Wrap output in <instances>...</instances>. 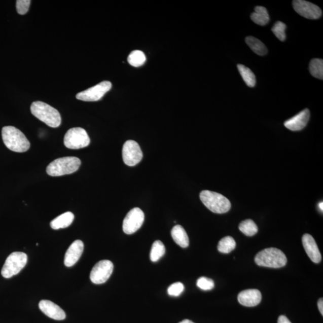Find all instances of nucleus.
Masks as SVG:
<instances>
[{"mask_svg": "<svg viewBox=\"0 0 323 323\" xmlns=\"http://www.w3.org/2000/svg\"><path fill=\"white\" fill-rule=\"evenodd\" d=\"M74 219L75 215L71 212H66L53 219L50 225L55 230L66 228L71 225Z\"/></svg>", "mask_w": 323, "mask_h": 323, "instance_id": "6ab92c4d", "label": "nucleus"}, {"mask_svg": "<svg viewBox=\"0 0 323 323\" xmlns=\"http://www.w3.org/2000/svg\"><path fill=\"white\" fill-rule=\"evenodd\" d=\"M310 118V112L306 109L296 115L294 117L284 122V126L292 131H298L304 129Z\"/></svg>", "mask_w": 323, "mask_h": 323, "instance_id": "2eb2a0df", "label": "nucleus"}, {"mask_svg": "<svg viewBox=\"0 0 323 323\" xmlns=\"http://www.w3.org/2000/svg\"><path fill=\"white\" fill-rule=\"evenodd\" d=\"M2 138L6 147L13 152H25L30 148V142L24 133L14 126L3 128Z\"/></svg>", "mask_w": 323, "mask_h": 323, "instance_id": "f257e3e1", "label": "nucleus"}, {"mask_svg": "<svg viewBox=\"0 0 323 323\" xmlns=\"http://www.w3.org/2000/svg\"><path fill=\"white\" fill-rule=\"evenodd\" d=\"M28 256L24 253L13 252L6 259L2 268V275L10 278L19 274L27 264Z\"/></svg>", "mask_w": 323, "mask_h": 323, "instance_id": "423d86ee", "label": "nucleus"}, {"mask_svg": "<svg viewBox=\"0 0 323 323\" xmlns=\"http://www.w3.org/2000/svg\"><path fill=\"white\" fill-rule=\"evenodd\" d=\"M239 229L243 234L248 236L255 235L258 232L257 225L251 219L242 222L239 225Z\"/></svg>", "mask_w": 323, "mask_h": 323, "instance_id": "b1692460", "label": "nucleus"}, {"mask_svg": "<svg viewBox=\"0 0 323 323\" xmlns=\"http://www.w3.org/2000/svg\"><path fill=\"white\" fill-rule=\"evenodd\" d=\"M278 323H292L289 319L284 315L279 316L278 319Z\"/></svg>", "mask_w": 323, "mask_h": 323, "instance_id": "2f4dec72", "label": "nucleus"}, {"mask_svg": "<svg viewBox=\"0 0 323 323\" xmlns=\"http://www.w3.org/2000/svg\"><path fill=\"white\" fill-rule=\"evenodd\" d=\"M237 67L246 85L249 88L255 87L256 83V76L251 69L242 64H238Z\"/></svg>", "mask_w": 323, "mask_h": 323, "instance_id": "4be33fe9", "label": "nucleus"}, {"mask_svg": "<svg viewBox=\"0 0 323 323\" xmlns=\"http://www.w3.org/2000/svg\"><path fill=\"white\" fill-rule=\"evenodd\" d=\"M239 304L247 307H253L261 303L262 294L257 289H248L239 293L238 296Z\"/></svg>", "mask_w": 323, "mask_h": 323, "instance_id": "f3484780", "label": "nucleus"}, {"mask_svg": "<svg viewBox=\"0 0 323 323\" xmlns=\"http://www.w3.org/2000/svg\"><path fill=\"white\" fill-rule=\"evenodd\" d=\"M31 2L30 0H18L16 1V10H17L19 15H25L28 12Z\"/></svg>", "mask_w": 323, "mask_h": 323, "instance_id": "7c9ffc66", "label": "nucleus"}, {"mask_svg": "<svg viewBox=\"0 0 323 323\" xmlns=\"http://www.w3.org/2000/svg\"><path fill=\"white\" fill-rule=\"evenodd\" d=\"M39 305L40 309L49 318L56 320H63L66 318L64 310L52 301L42 300Z\"/></svg>", "mask_w": 323, "mask_h": 323, "instance_id": "ddd939ff", "label": "nucleus"}, {"mask_svg": "<svg viewBox=\"0 0 323 323\" xmlns=\"http://www.w3.org/2000/svg\"><path fill=\"white\" fill-rule=\"evenodd\" d=\"M146 57L145 53L136 50L130 53L128 58L129 64L135 67H138L145 64Z\"/></svg>", "mask_w": 323, "mask_h": 323, "instance_id": "bb28decb", "label": "nucleus"}, {"mask_svg": "<svg viewBox=\"0 0 323 323\" xmlns=\"http://www.w3.org/2000/svg\"><path fill=\"white\" fill-rule=\"evenodd\" d=\"M113 263L108 260L99 261L92 268L90 279L95 284L105 283L111 277L113 271Z\"/></svg>", "mask_w": 323, "mask_h": 323, "instance_id": "9d476101", "label": "nucleus"}, {"mask_svg": "<svg viewBox=\"0 0 323 323\" xmlns=\"http://www.w3.org/2000/svg\"><path fill=\"white\" fill-rule=\"evenodd\" d=\"M31 112L38 118L51 128H58L61 124L59 112L52 106L42 101H35L31 105Z\"/></svg>", "mask_w": 323, "mask_h": 323, "instance_id": "f03ea898", "label": "nucleus"}, {"mask_svg": "<svg viewBox=\"0 0 323 323\" xmlns=\"http://www.w3.org/2000/svg\"><path fill=\"white\" fill-rule=\"evenodd\" d=\"M185 290V286L181 282H175L168 289V294L171 296H178L181 295Z\"/></svg>", "mask_w": 323, "mask_h": 323, "instance_id": "c756f323", "label": "nucleus"}, {"mask_svg": "<svg viewBox=\"0 0 323 323\" xmlns=\"http://www.w3.org/2000/svg\"><path fill=\"white\" fill-rule=\"evenodd\" d=\"M256 264L260 266L271 268L284 267L287 264L288 259L284 253L276 248H265L256 256Z\"/></svg>", "mask_w": 323, "mask_h": 323, "instance_id": "7ed1b4c3", "label": "nucleus"}, {"mask_svg": "<svg viewBox=\"0 0 323 323\" xmlns=\"http://www.w3.org/2000/svg\"><path fill=\"white\" fill-rule=\"evenodd\" d=\"M303 246H304L306 254L311 261L318 264L321 261V255L319 252L317 243L311 235L306 234L302 237Z\"/></svg>", "mask_w": 323, "mask_h": 323, "instance_id": "dca6fc26", "label": "nucleus"}, {"mask_svg": "<svg viewBox=\"0 0 323 323\" xmlns=\"http://www.w3.org/2000/svg\"><path fill=\"white\" fill-rule=\"evenodd\" d=\"M309 71L313 77L318 79H323V61L321 59L315 58L309 63Z\"/></svg>", "mask_w": 323, "mask_h": 323, "instance_id": "a878e982", "label": "nucleus"}, {"mask_svg": "<svg viewBox=\"0 0 323 323\" xmlns=\"http://www.w3.org/2000/svg\"><path fill=\"white\" fill-rule=\"evenodd\" d=\"M196 285L202 291H211L214 288V282L210 278L202 276L198 279Z\"/></svg>", "mask_w": 323, "mask_h": 323, "instance_id": "c85d7f7f", "label": "nucleus"}, {"mask_svg": "<svg viewBox=\"0 0 323 323\" xmlns=\"http://www.w3.org/2000/svg\"><path fill=\"white\" fill-rule=\"evenodd\" d=\"M84 249V244L81 240L73 242L66 251L64 258V264L66 267H71L81 258Z\"/></svg>", "mask_w": 323, "mask_h": 323, "instance_id": "4468645a", "label": "nucleus"}, {"mask_svg": "<svg viewBox=\"0 0 323 323\" xmlns=\"http://www.w3.org/2000/svg\"><path fill=\"white\" fill-rule=\"evenodd\" d=\"M287 26L281 21H277L272 28V31L276 38L281 42H284L286 39L285 29Z\"/></svg>", "mask_w": 323, "mask_h": 323, "instance_id": "cd10ccee", "label": "nucleus"}, {"mask_svg": "<svg viewBox=\"0 0 323 323\" xmlns=\"http://www.w3.org/2000/svg\"><path fill=\"white\" fill-rule=\"evenodd\" d=\"M318 308L319 312H320L321 315H323V299L322 298L319 299L318 302Z\"/></svg>", "mask_w": 323, "mask_h": 323, "instance_id": "473e14b6", "label": "nucleus"}, {"mask_svg": "<svg viewBox=\"0 0 323 323\" xmlns=\"http://www.w3.org/2000/svg\"><path fill=\"white\" fill-rule=\"evenodd\" d=\"M145 221V214L140 208H134L126 214L123 222V231L131 235L140 229Z\"/></svg>", "mask_w": 323, "mask_h": 323, "instance_id": "1a4fd4ad", "label": "nucleus"}, {"mask_svg": "<svg viewBox=\"0 0 323 323\" xmlns=\"http://www.w3.org/2000/svg\"><path fill=\"white\" fill-rule=\"evenodd\" d=\"M295 11L299 15L308 19H317L322 16V11L318 6L304 0H295L293 2Z\"/></svg>", "mask_w": 323, "mask_h": 323, "instance_id": "f8f14e48", "label": "nucleus"}, {"mask_svg": "<svg viewBox=\"0 0 323 323\" xmlns=\"http://www.w3.org/2000/svg\"><path fill=\"white\" fill-rule=\"evenodd\" d=\"M112 87V83L104 81L76 95V98L83 101H98L108 92Z\"/></svg>", "mask_w": 323, "mask_h": 323, "instance_id": "6e6552de", "label": "nucleus"}, {"mask_svg": "<svg viewBox=\"0 0 323 323\" xmlns=\"http://www.w3.org/2000/svg\"><path fill=\"white\" fill-rule=\"evenodd\" d=\"M142 152L137 142L133 140L126 141L122 149V158L126 165L134 166L142 159Z\"/></svg>", "mask_w": 323, "mask_h": 323, "instance_id": "9b49d317", "label": "nucleus"}, {"mask_svg": "<svg viewBox=\"0 0 323 323\" xmlns=\"http://www.w3.org/2000/svg\"><path fill=\"white\" fill-rule=\"evenodd\" d=\"M319 209H321V211H323V203H322V202L319 203Z\"/></svg>", "mask_w": 323, "mask_h": 323, "instance_id": "f704fd0d", "label": "nucleus"}, {"mask_svg": "<svg viewBox=\"0 0 323 323\" xmlns=\"http://www.w3.org/2000/svg\"><path fill=\"white\" fill-rule=\"evenodd\" d=\"M251 19L255 24L261 26L268 24L270 21L267 9L263 6L256 7L255 12L251 15Z\"/></svg>", "mask_w": 323, "mask_h": 323, "instance_id": "aec40b11", "label": "nucleus"}, {"mask_svg": "<svg viewBox=\"0 0 323 323\" xmlns=\"http://www.w3.org/2000/svg\"><path fill=\"white\" fill-rule=\"evenodd\" d=\"M171 236L176 244L182 248H187L189 239L187 233L181 225H175L171 230Z\"/></svg>", "mask_w": 323, "mask_h": 323, "instance_id": "a211bd4d", "label": "nucleus"}, {"mask_svg": "<svg viewBox=\"0 0 323 323\" xmlns=\"http://www.w3.org/2000/svg\"><path fill=\"white\" fill-rule=\"evenodd\" d=\"M179 323H195V322L192 321L191 320H189V319H184V320H183L182 321L180 322Z\"/></svg>", "mask_w": 323, "mask_h": 323, "instance_id": "72a5a7b5", "label": "nucleus"}, {"mask_svg": "<svg viewBox=\"0 0 323 323\" xmlns=\"http://www.w3.org/2000/svg\"><path fill=\"white\" fill-rule=\"evenodd\" d=\"M199 196L206 207L216 214H224L231 208L229 200L217 192L203 191Z\"/></svg>", "mask_w": 323, "mask_h": 323, "instance_id": "39448f33", "label": "nucleus"}, {"mask_svg": "<svg viewBox=\"0 0 323 323\" xmlns=\"http://www.w3.org/2000/svg\"><path fill=\"white\" fill-rule=\"evenodd\" d=\"M81 165L78 158L68 156L54 160L48 166L46 172L52 176L71 174L78 171Z\"/></svg>", "mask_w": 323, "mask_h": 323, "instance_id": "20e7f679", "label": "nucleus"}, {"mask_svg": "<svg viewBox=\"0 0 323 323\" xmlns=\"http://www.w3.org/2000/svg\"><path fill=\"white\" fill-rule=\"evenodd\" d=\"M245 42L253 52L259 56L267 54L268 49L266 46L259 39L254 37L248 36L245 39Z\"/></svg>", "mask_w": 323, "mask_h": 323, "instance_id": "412c9836", "label": "nucleus"}, {"mask_svg": "<svg viewBox=\"0 0 323 323\" xmlns=\"http://www.w3.org/2000/svg\"><path fill=\"white\" fill-rule=\"evenodd\" d=\"M91 142L86 130L80 128H73L66 132L64 139L66 148L69 149H80L87 147Z\"/></svg>", "mask_w": 323, "mask_h": 323, "instance_id": "0eeeda50", "label": "nucleus"}, {"mask_svg": "<svg viewBox=\"0 0 323 323\" xmlns=\"http://www.w3.org/2000/svg\"><path fill=\"white\" fill-rule=\"evenodd\" d=\"M236 247V242L232 236H226L219 241L218 246L219 252L225 254H228Z\"/></svg>", "mask_w": 323, "mask_h": 323, "instance_id": "5701e85b", "label": "nucleus"}, {"mask_svg": "<svg viewBox=\"0 0 323 323\" xmlns=\"http://www.w3.org/2000/svg\"><path fill=\"white\" fill-rule=\"evenodd\" d=\"M165 247L161 241H156L153 243L151 249V261L156 262L161 259L165 253Z\"/></svg>", "mask_w": 323, "mask_h": 323, "instance_id": "393cba45", "label": "nucleus"}]
</instances>
